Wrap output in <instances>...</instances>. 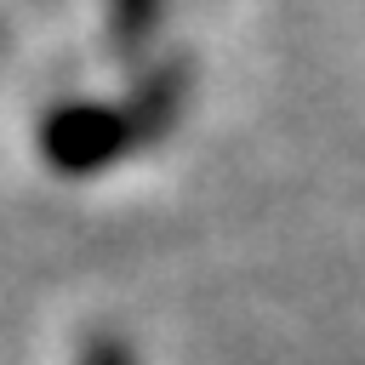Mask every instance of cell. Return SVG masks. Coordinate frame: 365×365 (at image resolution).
I'll return each instance as SVG.
<instances>
[{
    "label": "cell",
    "mask_w": 365,
    "mask_h": 365,
    "mask_svg": "<svg viewBox=\"0 0 365 365\" xmlns=\"http://www.w3.org/2000/svg\"><path fill=\"white\" fill-rule=\"evenodd\" d=\"M91 365H125V354H114V348H97V354H91Z\"/></svg>",
    "instance_id": "cell-1"
}]
</instances>
